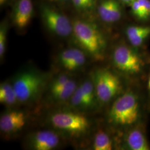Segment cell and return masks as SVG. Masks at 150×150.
<instances>
[{
	"label": "cell",
	"mask_w": 150,
	"mask_h": 150,
	"mask_svg": "<svg viewBox=\"0 0 150 150\" xmlns=\"http://www.w3.org/2000/svg\"><path fill=\"white\" fill-rule=\"evenodd\" d=\"M86 102L87 109L93 107L97 100L96 91L92 81L86 80L80 85Z\"/></svg>",
	"instance_id": "16"
},
{
	"label": "cell",
	"mask_w": 150,
	"mask_h": 150,
	"mask_svg": "<svg viewBox=\"0 0 150 150\" xmlns=\"http://www.w3.org/2000/svg\"><path fill=\"white\" fill-rule=\"evenodd\" d=\"M93 85L98 101L103 103L110 101L121 90V81L110 70H97L92 75Z\"/></svg>",
	"instance_id": "6"
},
{
	"label": "cell",
	"mask_w": 150,
	"mask_h": 150,
	"mask_svg": "<svg viewBox=\"0 0 150 150\" xmlns=\"http://www.w3.org/2000/svg\"><path fill=\"white\" fill-rule=\"evenodd\" d=\"M129 5L132 15L140 20H144L143 0H135Z\"/></svg>",
	"instance_id": "22"
},
{
	"label": "cell",
	"mask_w": 150,
	"mask_h": 150,
	"mask_svg": "<svg viewBox=\"0 0 150 150\" xmlns=\"http://www.w3.org/2000/svg\"><path fill=\"white\" fill-rule=\"evenodd\" d=\"M78 85L74 80H71L63 87L51 93L54 101L57 102H64L69 101L72 96Z\"/></svg>",
	"instance_id": "15"
},
{
	"label": "cell",
	"mask_w": 150,
	"mask_h": 150,
	"mask_svg": "<svg viewBox=\"0 0 150 150\" xmlns=\"http://www.w3.org/2000/svg\"><path fill=\"white\" fill-rule=\"evenodd\" d=\"M10 0H0V6L1 7L4 6Z\"/></svg>",
	"instance_id": "26"
},
{
	"label": "cell",
	"mask_w": 150,
	"mask_h": 150,
	"mask_svg": "<svg viewBox=\"0 0 150 150\" xmlns=\"http://www.w3.org/2000/svg\"><path fill=\"white\" fill-rule=\"evenodd\" d=\"M59 134L50 130H41L30 134L26 139L28 149L33 150H52L60 145Z\"/></svg>",
	"instance_id": "8"
},
{
	"label": "cell",
	"mask_w": 150,
	"mask_h": 150,
	"mask_svg": "<svg viewBox=\"0 0 150 150\" xmlns=\"http://www.w3.org/2000/svg\"><path fill=\"white\" fill-rule=\"evenodd\" d=\"M49 122L55 129L72 137L86 134L90 128V121L84 115L72 111H60L51 114Z\"/></svg>",
	"instance_id": "4"
},
{
	"label": "cell",
	"mask_w": 150,
	"mask_h": 150,
	"mask_svg": "<svg viewBox=\"0 0 150 150\" xmlns=\"http://www.w3.org/2000/svg\"><path fill=\"white\" fill-rule=\"evenodd\" d=\"M50 3H54V4H65L69 1H71V0H47Z\"/></svg>",
	"instance_id": "24"
},
{
	"label": "cell",
	"mask_w": 150,
	"mask_h": 150,
	"mask_svg": "<svg viewBox=\"0 0 150 150\" xmlns=\"http://www.w3.org/2000/svg\"><path fill=\"white\" fill-rule=\"evenodd\" d=\"M86 54L80 48H66L59 54L58 61L65 70L74 71L82 68L85 64Z\"/></svg>",
	"instance_id": "11"
},
{
	"label": "cell",
	"mask_w": 150,
	"mask_h": 150,
	"mask_svg": "<svg viewBox=\"0 0 150 150\" xmlns=\"http://www.w3.org/2000/svg\"><path fill=\"white\" fill-rule=\"evenodd\" d=\"M139 98L133 92L123 93L113 102L108 113L111 122L118 126H129L139 117Z\"/></svg>",
	"instance_id": "3"
},
{
	"label": "cell",
	"mask_w": 150,
	"mask_h": 150,
	"mask_svg": "<svg viewBox=\"0 0 150 150\" xmlns=\"http://www.w3.org/2000/svg\"><path fill=\"white\" fill-rule=\"evenodd\" d=\"M72 22V36L79 48L94 59H102L106 40L99 28L93 22L82 18H76Z\"/></svg>",
	"instance_id": "1"
},
{
	"label": "cell",
	"mask_w": 150,
	"mask_h": 150,
	"mask_svg": "<svg viewBox=\"0 0 150 150\" xmlns=\"http://www.w3.org/2000/svg\"><path fill=\"white\" fill-rule=\"evenodd\" d=\"M32 0H15L12 11V20L14 26L20 30L28 27L33 16Z\"/></svg>",
	"instance_id": "9"
},
{
	"label": "cell",
	"mask_w": 150,
	"mask_h": 150,
	"mask_svg": "<svg viewBox=\"0 0 150 150\" xmlns=\"http://www.w3.org/2000/svg\"><path fill=\"white\" fill-rule=\"evenodd\" d=\"M122 4L125 5H130L131 3H132L135 0H119Z\"/></svg>",
	"instance_id": "25"
},
{
	"label": "cell",
	"mask_w": 150,
	"mask_h": 150,
	"mask_svg": "<svg viewBox=\"0 0 150 150\" xmlns=\"http://www.w3.org/2000/svg\"><path fill=\"white\" fill-rule=\"evenodd\" d=\"M148 88H149V90L150 92V77H149V79L148 81Z\"/></svg>",
	"instance_id": "27"
},
{
	"label": "cell",
	"mask_w": 150,
	"mask_h": 150,
	"mask_svg": "<svg viewBox=\"0 0 150 150\" xmlns=\"http://www.w3.org/2000/svg\"><path fill=\"white\" fill-rule=\"evenodd\" d=\"M26 121V115L21 111H7L0 118L1 132L6 135L15 134L25 127Z\"/></svg>",
	"instance_id": "10"
},
{
	"label": "cell",
	"mask_w": 150,
	"mask_h": 150,
	"mask_svg": "<svg viewBox=\"0 0 150 150\" xmlns=\"http://www.w3.org/2000/svg\"><path fill=\"white\" fill-rule=\"evenodd\" d=\"M46 77L34 70H25L17 74L12 85L19 102L30 103L37 100L46 85Z\"/></svg>",
	"instance_id": "2"
},
{
	"label": "cell",
	"mask_w": 150,
	"mask_h": 150,
	"mask_svg": "<svg viewBox=\"0 0 150 150\" xmlns=\"http://www.w3.org/2000/svg\"><path fill=\"white\" fill-rule=\"evenodd\" d=\"M112 59L114 65L118 70L129 75L139 73L144 65L139 54L124 44L119 45L115 48Z\"/></svg>",
	"instance_id": "7"
},
{
	"label": "cell",
	"mask_w": 150,
	"mask_h": 150,
	"mask_svg": "<svg viewBox=\"0 0 150 150\" xmlns=\"http://www.w3.org/2000/svg\"><path fill=\"white\" fill-rule=\"evenodd\" d=\"M8 32V23L6 21L2 22L0 25V57L4 59L5 54Z\"/></svg>",
	"instance_id": "20"
},
{
	"label": "cell",
	"mask_w": 150,
	"mask_h": 150,
	"mask_svg": "<svg viewBox=\"0 0 150 150\" xmlns=\"http://www.w3.org/2000/svg\"><path fill=\"white\" fill-rule=\"evenodd\" d=\"M150 35V26H148L145 31L139 33L134 37L129 38L128 40L132 46L134 47H139L144 43L145 40Z\"/></svg>",
	"instance_id": "21"
},
{
	"label": "cell",
	"mask_w": 150,
	"mask_h": 150,
	"mask_svg": "<svg viewBox=\"0 0 150 150\" xmlns=\"http://www.w3.org/2000/svg\"><path fill=\"white\" fill-rule=\"evenodd\" d=\"M71 80V76L67 74H62L55 77L50 86V92L52 93L65 86Z\"/></svg>",
	"instance_id": "19"
},
{
	"label": "cell",
	"mask_w": 150,
	"mask_h": 150,
	"mask_svg": "<svg viewBox=\"0 0 150 150\" xmlns=\"http://www.w3.org/2000/svg\"><path fill=\"white\" fill-rule=\"evenodd\" d=\"M93 149L95 150H111L113 149L112 141L106 132L100 129L94 136Z\"/></svg>",
	"instance_id": "17"
},
{
	"label": "cell",
	"mask_w": 150,
	"mask_h": 150,
	"mask_svg": "<svg viewBox=\"0 0 150 150\" xmlns=\"http://www.w3.org/2000/svg\"><path fill=\"white\" fill-rule=\"evenodd\" d=\"M126 144L129 150H149L150 146L145 135L139 129H134L129 131L126 135Z\"/></svg>",
	"instance_id": "13"
},
{
	"label": "cell",
	"mask_w": 150,
	"mask_h": 150,
	"mask_svg": "<svg viewBox=\"0 0 150 150\" xmlns=\"http://www.w3.org/2000/svg\"><path fill=\"white\" fill-rule=\"evenodd\" d=\"M40 13L43 24L48 31L59 38L72 35L73 22L64 13L48 4H42Z\"/></svg>",
	"instance_id": "5"
},
{
	"label": "cell",
	"mask_w": 150,
	"mask_h": 150,
	"mask_svg": "<svg viewBox=\"0 0 150 150\" xmlns=\"http://www.w3.org/2000/svg\"><path fill=\"white\" fill-rule=\"evenodd\" d=\"M122 4L119 0H101L97 3V13L102 21L113 24L119 21L123 15Z\"/></svg>",
	"instance_id": "12"
},
{
	"label": "cell",
	"mask_w": 150,
	"mask_h": 150,
	"mask_svg": "<svg viewBox=\"0 0 150 150\" xmlns=\"http://www.w3.org/2000/svg\"><path fill=\"white\" fill-rule=\"evenodd\" d=\"M69 101H70L71 106L74 108L87 110L85 100L83 96L80 85L77 86L74 94L70 98Z\"/></svg>",
	"instance_id": "18"
},
{
	"label": "cell",
	"mask_w": 150,
	"mask_h": 150,
	"mask_svg": "<svg viewBox=\"0 0 150 150\" xmlns=\"http://www.w3.org/2000/svg\"><path fill=\"white\" fill-rule=\"evenodd\" d=\"M71 2L75 8L81 12H89L93 10L88 0H71Z\"/></svg>",
	"instance_id": "23"
},
{
	"label": "cell",
	"mask_w": 150,
	"mask_h": 150,
	"mask_svg": "<svg viewBox=\"0 0 150 150\" xmlns=\"http://www.w3.org/2000/svg\"><path fill=\"white\" fill-rule=\"evenodd\" d=\"M19 102L12 83L5 81L0 85V102L7 106H13Z\"/></svg>",
	"instance_id": "14"
}]
</instances>
